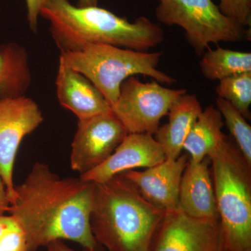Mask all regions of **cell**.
I'll list each match as a JSON object with an SVG mask.
<instances>
[{"instance_id": "cell-1", "label": "cell", "mask_w": 251, "mask_h": 251, "mask_svg": "<svg viewBox=\"0 0 251 251\" xmlns=\"http://www.w3.org/2000/svg\"><path fill=\"white\" fill-rule=\"evenodd\" d=\"M94 183L61 178L49 167L36 163L16 186L13 216L25 233L28 251H37L55 240H70L98 251L90 226Z\"/></svg>"}, {"instance_id": "cell-2", "label": "cell", "mask_w": 251, "mask_h": 251, "mask_svg": "<svg viewBox=\"0 0 251 251\" xmlns=\"http://www.w3.org/2000/svg\"><path fill=\"white\" fill-rule=\"evenodd\" d=\"M40 16L61 52L79 50L90 44H106L147 51L164 40V32L145 17L130 22L98 6H75L69 0H47Z\"/></svg>"}, {"instance_id": "cell-3", "label": "cell", "mask_w": 251, "mask_h": 251, "mask_svg": "<svg viewBox=\"0 0 251 251\" xmlns=\"http://www.w3.org/2000/svg\"><path fill=\"white\" fill-rule=\"evenodd\" d=\"M166 212L121 174L94 184L91 229L99 245L108 251H150Z\"/></svg>"}, {"instance_id": "cell-4", "label": "cell", "mask_w": 251, "mask_h": 251, "mask_svg": "<svg viewBox=\"0 0 251 251\" xmlns=\"http://www.w3.org/2000/svg\"><path fill=\"white\" fill-rule=\"evenodd\" d=\"M208 157L226 249L251 251V167L227 136Z\"/></svg>"}, {"instance_id": "cell-5", "label": "cell", "mask_w": 251, "mask_h": 251, "mask_svg": "<svg viewBox=\"0 0 251 251\" xmlns=\"http://www.w3.org/2000/svg\"><path fill=\"white\" fill-rule=\"evenodd\" d=\"M162 52H148L106 44H90L79 50L61 52L59 59L87 77L110 106L126 79L136 75L151 77L161 84L173 85L176 80L158 70Z\"/></svg>"}, {"instance_id": "cell-6", "label": "cell", "mask_w": 251, "mask_h": 251, "mask_svg": "<svg viewBox=\"0 0 251 251\" xmlns=\"http://www.w3.org/2000/svg\"><path fill=\"white\" fill-rule=\"evenodd\" d=\"M156 16L166 25L182 27L188 44L199 56L211 44L238 42L247 33L227 17L212 0H159Z\"/></svg>"}, {"instance_id": "cell-7", "label": "cell", "mask_w": 251, "mask_h": 251, "mask_svg": "<svg viewBox=\"0 0 251 251\" xmlns=\"http://www.w3.org/2000/svg\"><path fill=\"white\" fill-rule=\"evenodd\" d=\"M186 89H171L156 80L143 82L136 77L126 79L112 111L127 133L154 135L160 122Z\"/></svg>"}, {"instance_id": "cell-8", "label": "cell", "mask_w": 251, "mask_h": 251, "mask_svg": "<svg viewBox=\"0 0 251 251\" xmlns=\"http://www.w3.org/2000/svg\"><path fill=\"white\" fill-rule=\"evenodd\" d=\"M150 251H227L219 219H197L179 209L166 211Z\"/></svg>"}, {"instance_id": "cell-9", "label": "cell", "mask_w": 251, "mask_h": 251, "mask_svg": "<svg viewBox=\"0 0 251 251\" xmlns=\"http://www.w3.org/2000/svg\"><path fill=\"white\" fill-rule=\"evenodd\" d=\"M44 121L38 104L29 97L0 101V177L4 181L11 204L16 196L14 168L16 155L25 137Z\"/></svg>"}, {"instance_id": "cell-10", "label": "cell", "mask_w": 251, "mask_h": 251, "mask_svg": "<svg viewBox=\"0 0 251 251\" xmlns=\"http://www.w3.org/2000/svg\"><path fill=\"white\" fill-rule=\"evenodd\" d=\"M128 134L112 111L78 120L72 144L73 171L80 175L101 164Z\"/></svg>"}, {"instance_id": "cell-11", "label": "cell", "mask_w": 251, "mask_h": 251, "mask_svg": "<svg viewBox=\"0 0 251 251\" xmlns=\"http://www.w3.org/2000/svg\"><path fill=\"white\" fill-rule=\"evenodd\" d=\"M166 159L163 149L152 135L130 133L103 163L80 177L87 182L100 184L126 171L151 168Z\"/></svg>"}, {"instance_id": "cell-12", "label": "cell", "mask_w": 251, "mask_h": 251, "mask_svg": "<svg viewBox=\"0 0 251 251\" xmlns=\"http://www.w3.org/2000/svg\"><path fill=\"white\" fill-rule=\"evenodd\" d=\"M187 154L176 159H168L144 171H128L121 173L130 181L147 201L163 209H178L181 176L187 165Z\"/></svg>"}, {"instance_id": "cell-13", "label": "cell", "mask_w": 251, "mask_h": 251, "mask_svg": "<svg viewBox=\"0 0 251 251\" xmlns=\"http://www.w3.org/2000/svg\"><path fill=\"white\" fill-rule=\"evenodd\" d=\"M55 85L59 103L78 120L112 111L110 104L96 86L60 59Z\"/></svg>"}, {"instance_id": "cell-14", "label": "cell", "mask_w": 251, "mask_h": 251, "mask_svg": "<svg viewBox=\"0 0 251 251\" xmlns=\"http://www.w3.org/2000/svg\"><path fill=\"white\" fill-rule=\"evenodd\" d=\"M209 163L208 156L199 163L188 159L180 182L178 209L197 219H219Z\"/></svg>"}, {"instance_id": "cell-15", "label": "cell", "mask_w": 251, "mask_h": 251, "mask_svg": "<svg viewBox=\"0 0 251 251\" xmlns=\"http://www.w3.org/2000/svg\"><path fill=\"white\" fill-rule=\"evenodd\" d=\"M202 111L196 94L187 92L173 104L168 112V122L159 126L154 134L166 158L176 159L181 154L185 140Z\"/></svg>"}, {"instance_id": "cell-16", "label": "cell", "mask_w": 251, "mask_h": 251, "mask_svg": "<svg viewBox=\"0 0 251 251\" xmlns=\"http://www.w3.org/2000/svg\"><path fill=\"white\" fill-rule=\"evenodd\" d=\"M31 81L25 48L15 43L0 46V101L25 96Z\"/></svg>"}, {"instance_id": "cell-17", "label": "cell", "mask_w": 251, "mask_h": 251, "mask_svg": "<svg viewBox=\"0 0 251 251\" xmlns=\"http://www.w3.org/2000/svg\"><path fill=\"white\" fill-rule=\"evenodd\" d=\"M224 123L218 109L209 105L201 112L185 140L183 150L190 155L189 160L199 163L209 156L224 139Z\"/></svg>"}, {"instance_id": "cell-18", "label": "cell", "mask_w": 251, "mask_h": 251, "mask_svg": "<svg viewBox=\"0 0 251 251\" xmlns=\"http://www.w3.org/2000/svg\"><path fill=\"white\" fill-rule=\"evenodd\" d=\"M199 64L206 79L220 81L236 74L251 72V53L221 47L207 49Z\"/></svg>"}, {"instance_id": "cell-19", "label": "cell", "mask_w": 251, "mask_h": 251, "mask_svg": "<svg viewBox=\"0 0 251 251\" xmlns=\"http://www.w3.org/2000/svg\"><path fill=\"white\" fill-rule=\"evenodd\" d=\"M216 108L222 115L224 123L234 140L239 151L251 167V126L232 104L218 97Z\"/></svg>"}, {"instance_id": "cell-20", "label": "cell", "mask_w": 251, "mask_h": 251, "mask_svg": "<svg viewBox=\"0 0 251 251\" xmlns=\"http://www.w3.org/2000/svg\"><path fill=\"white\" fill-rule=\"evenodd\" d=\"M216 93L219 98L232 104L246 119L250 118L251 72L236 74L220 80Z\"/></svg>"}, {"instance_id": "cell-21", "label": "cell", "mask_w": 251, "mask_h": 251, "mask_svg": "<svg viewBox=\"0 0 251 251\" xmlns=\"http://www.w3.org/2000/svg\"><path fill=\"white\" fill-rule=\"evenodd\" d=\"M223 14L242 27L251 26V0H219Z\"/></svg>"}, {"instance_id": "cell-22", "label": "cell", "mask_w": 251, "mask_h": 251, "mask_svg": "<svg viewBox=\"0 0 251 251\" xmlns=\"http://www.w3.org/2000/svg\"><path fill=\"white\" fill-rule=\"evenodd\" d=\"M0 251H28L25 233L15 219L0 237Z\"/></svg>"}, {"instance_id": "cell-23", "label": "cell", "mask_w": 251, "mask_h": 251, "mask_svg": "<svg viewBox=\"0 0 251 251\" xmlns=\"http://www.w3.org/2000/svg\"><path fill=\"white\" fill-rule=\"evenodd\" d=\"M47 0H26L27 10V21L31 30H37L38 19L40 16L41 9Z\"/></svg>"}, {"instance_id": "cell-24", "label": "cell", "mask_w": 251, "mask_h": 251, "mask_svg": "<svg viewBox=\"0 0 251 251\" xmlns=\"http://www.w3.org/2000/svg\"><path fill=\"white\" fill-rule=\"evenodd\" d=\"M11 203L9 195L3 180L0 177V215H4L5 213L9 212Z\"/></svg>"}, {"instance_id": "cell-25", "label": "cell", "mask_w": 251, "mask_h": 251, "mask_svg": "<svg viewBox=\"0 0 251 251\" xmlns=\"http://www.w3.org/2000/svg\"><path fill=\"white\" fill-rule=\"evenodd\" d=\"M47 248V251H77L74 250L68 247L63 240H55L51 242L46 247ZM81 251H98L94 249H84Z\"/></svg>"}, {"instance_id": "cell-26", "label": "cell", "mask_w": 251, "mask_h": 251, "mask_svg": "<svg viewBox=\"0 0 251 251\" xmlns=\"http://www.w3.org/2000/svg\"><path fill=\"white\" fill-rule=\"evenodd\" d=\"M14 219L12 216L0 215V237H1L3 233L6 229L12 224Z\"/></svg>"}, {"instance_id": "cell-27", "label": "cell", "mask_w": 251, "mask_h": 251, "mask_svg": "<svg viewBox=\"0 0 251 251\" xmlns=\"http://www.w3.org/2000/svg\"><path fill=\"white\" fill-rule=\"evenodd\" d=\"M99 0H78V4L80 6H98Z\"/></svg>"}, {"instance_id": "cell-28", "label": "cell", "mask_w": 251, "mask_h": 251, "mask_svg": "<svg viewBox=\"0 0 251 251\" xmlns=\"http://www.w3.org/2000/svg\"><path fill=\"white\" fill-rule=\"evenodd\" d=\"M158 1H159V0H158Z\"/></svg>"}]
</instances>
